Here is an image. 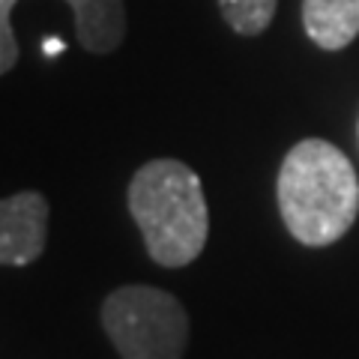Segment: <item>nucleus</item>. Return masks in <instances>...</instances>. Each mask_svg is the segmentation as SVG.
Returning a JSON list of instances; mask_svg holds the SVG:
<instances>
[{
  "instance_id": "nucleus-4",
  "label": "nucleus",
  "mask_w": 359,
  "mask_h": 359,
  "mask_svg": "<svg viewBox=\"0 0 359 359\" xmlns=\"http://www.w3.org/2000/svg\"><path fill=\"white\" fill-rule=\"evenodd\" d=\"M48 201L39 192L0 198V264L27 266L45 252Z\"/></svg>"
},
{
  "instance_id": "nucleus-7",
  "label": "nucleus",
  "mask_w": 359,
  "mask_h": 359,
  "mask_svg": "<svg viewBox=\"0 0 359 359\" xmlns=\"http://www.w3.org/2000/svg\"><path fill=\"white\" fill-rule=\"evenodd\" d=\"M278 0H219L222 18L240 36H261L276 15Z\"/></svg>"
},
{
  "instance_id": "nucleus-2",
  "label": "nucleus",
  "mask_w": 359,
  "mask_h": 359,
  "mask_svg": "<svg viewBox=\"0 0 359 359\" xmlns=\"http://www.w3.org/2000/svg\"><path fill=\"white\" fill-rule=\"evenodd\" d=\"M129 212L147 255L162 266H186L204 252L210 210L201 177L186 162L153 159L129 183Z\"/></svg>"
},
{
  "instance_id": "nucleus-9",
  "label": "nucleus",
  "mask_w": 359,
  "mask_h": 359,
  "mask_svg": "<svg viewBox=\"0 0 359 359\" xmlns=\"http://www.w3.org/2000/svg\"><path fill=\"white\" fill-rule=\"evenodd\" d=\"M63 39H54V36H48L42 42V51H45V57H57V54H63Z\"/></svg>"
},
{
  "instance_id": "nucleus-8",
  "label": "nucleus",
  "mask_w": 359,
  "mask_h": 359,
  "mask_svg": "<svg viewBox=\"0 0 359 359\" xmlns=\"http://www.w3.org/2000/svg\"><path fill=\"white\" fill-rule=\"evenodd\" d=\"M15 4L18 0H0V75L9 72L18 63V42H15L13 25H9Z\"/></svg>"
},
{
  "instance_id": "nucleus-5",
  "label": "nucleus",
  "mask_w": 359,
  "mask_h": 359,
  "mask_svg": "<svg viewBox=\"0 0 359 359\" xmlns=\"http://www.w3.org/2000/svg\"><path fill=\"white\" fill-rule=\"evenodd\" d=\"M302 27L323 51H341L359 36V0H302Z\"/></svg>"
},
{
  "instance_id": "nucleus-1",
  "label": "nucleus",
  "mask_w": 359,
  "mask_h": 359,
  "mask_svg": "<svg viewBox=\"0 0 359 359\" xmlns=\"http://www.w3.org/2000/svg\"><path fill=\"white\" fill-rule=\"evenodd\" d=\"M285 228L302 245H330L359 216V180L351 159L330 141L306 138L287 150L276 183Z\"/></svg>"
},
{
  "instance_id": "nucleus-6",
  "label": "nucleus",
  "mask_w": 359,
  "mask_h": 359,
  "mask_svg": "<svg viewBox=\"0 0 359 359\" xmlns=\"http://www.w3.org/2000/svg\"><path fill=\"white\" fill-rule=\"evenodd\" d=\"M75 13V36L93 54H111L126 36L123 0H66Z\"/></svg>"
},
{
  "instance_id": "nucleus-3",
  "label": "nucleus",
  "mask_w": 359,
  "mask_h": 359,
  "mask_svg": "<svg viewBox=\"0 0 359 359\" xmlns=\"http://www.w3.org/2000/svg\"><path fill=\"white\" fill-rule=\"evenodd\" d=\"M102 327L120 359H183L189 314L174 294L123 285L102 302Z\"/></svg>"
}]
</instances>
